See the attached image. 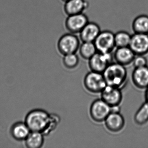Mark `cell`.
Returning <instances> with one entry per match:
<instances>
[{"label":"cell","instance_id":"obj_23","mask_svg":"<svg viewBox=\"0 0 148 148\" xmlns=\"http://www.w3.org/2000/svg\"><path fill=\"white\" fill-rule=\"evenodd\" d=\"M132 63L135 68L147 66V60L143 55H136Z\"/></svg>","mask_w":148,"mask_h":148},{"label":"cell","instance_id":"obj_13","mask_svg":"<svg viewBox=\"0 0 148 148\" xmlns=\"http://www.w3.org/2000/svg\"><path fill=\"white\" fill-rule=\"evenodd\" d=\"M132 78L136 87L140 89H146L148 87V66L135 68Z\"/></svg>","mask_w":148,"mask_h":148},{"label":"cell","instance_id":"obj_10","mask_svg":"<svg viewBox=\"0 0 148 148\" xmlns=\"http://www.w3.org/2000/svg\"><path fill=\"white\" fill-rule=\"evenodd\" d=\"M120 89L107 85L101 92V99L110 106L119 105L123 99Z\"/></svg>","mask_w":148,"mask_h":148},{"label":"cell","instance_id":"obj_16","mask_svg":"<svg viewBox=\"0 0 148 148\" xmlns=\"http://www.w3.org/2000/svg\"><path fill=\"white\" fill-rule=\"evenodd\" d=\"M31 132L25 122H16L12 125L10 129L11 136L18 141H25Z\"/></svg>","mask_w":148,"mask_h":148},{"label":"cell","instance_id":"obj_7","mask_svg":"<svg viewBox=\"0 0 148 148\" xmlns=\"http://www.w3.org/2000/svg\"><path fill=\"white\" fill-rule=\"evenodd\" d=\"M113 55L112 53H102L97 52L89 60V66L91 71L103 73L112 63Z\"/></svg>","mask_w":148,"mask_h":148},{"label":"cell","instance_id":"obj_1","mask_svg":"<svg viewBox=\"0 0 148 148\" xmlns=\"http://www.w3.org/2000/svg\"><path fill=\"white\" fill-rule=\"evenodd\" d=\"M25 123L31 131L40 132L45 136L49 135L53 130L51 114L42 109L30 111L26 116Z\"/></svg>","mask_w":148,"mask_h":148},{"label":"cell","instance_id":"obj_3","mask_svg":"<svg viewBox=\"0 0 148 148\" xmlns=\"http://www.w3.org/2000/svg\"><path fill=\"white\" fill-rule=\"evenodd\" d=\"M80 41L74 34H66L60 38L58 44L59 51L62 55L76 53L79 49Z\"/></svg>","mask_w":148,"mask_h":148},{"label":"cell","instance_id":"obj_25","mask_svg":"<svg viewBox=\"0 0 148 148\" xmlns=\"http://www.w3.org/2000/svg\"><path fill=\"white\" fill-rule=\"evenodd\" d=\"M146 91L145 93V98L146 99V102L148 103V87L146 88Z\"/></svg>","mask_w":148,"mask_h":148},{"label":"cell","instance_id":"obj_24","mask_svg":"<svg viewBox=\"0 0 148 148\" xmlns=\"http://www.w3.org/2000/svg\"><path fill=\"white\" fill-rule=\"evenodd\" d=\"M121 108L119 105L113 106H111V112L114 113H120Z\"/></svg>","mask_w":148,"mask_h":148},{"label":"cell","instance_id":"obj_22","mask_svg":"<svg viewBox=\"0 0 148 148\" xmlns=\"http://www.w3.org/2000/svg\"><path fill=\"white\" fill-rule=\"evenodd\" d=\"M63 62L64 66L68 69H74L77 66L79 58L76 53L66 54L64 56Z\"/></svg>","mask_w":148,"mask_h":148},{"label":"cell","instance_id":"obj_18","mask_svg":"<svg viewBox=\"0 0 148 148\" xmlns=\"http://www.w3.org/2000/svg\"><path fill=\"white\" fill-rule=\"evenodd\" d=\"M134 33L148 34V16L145 14L136 17L132 23Z\"/></svg>","mask_w":148,"mask_h":148},{"label":"cell","instance_id":"obj_20","mask_svg":"<svg viewBox=\"0 0 148 148\" xmlns=\"http://www.w3.org/2000/svg\"><path fill=\"white\" fill-rule=\"evenodd\" d=\"M134 121L139 125L145 124L148 122V103L145 102L142 105L136 112Z\"/></svg>","mask_w":148,"mask_h":148},{"label":"cell","instance_id":"obj_14","mask_svg":"<svg viewBox=\"0 0 148 148\" xmlns=\"http://www.w3.org/2000/svg\"><path fill=\"white\" fill-rule=\"evenodd\" d=\"M104 121L106 128L113 132L120 131L125 123L124 118L120 113L110 112Z\"/></svg>","mask_w":148,"mask_h":148},{"label":"cell","instance_id":"obj_6","mask_svg":"<svg viewBox=\"0 0 148 148\" xmlns=\"http://www.w3.org/2000/svg\"><path fill=\"white\" fill-rule=\"evenodd\" d=\"M110 112L111 106L101 98L94 100L90 107L91 117L98 123L104 121Z\"/></svg>","mask_w":148,"mask_h":148},{"label":"cell","instance_id":"obj_2","mask_svg":"<svg viewBox=\"0 0 148 148\" xmlns=\"http://www.w3.org/2000/svg\"><path fill=\"white\" fill-rule=\"evenodd\" d=\"M107 85L121 89L126 83L127 71L125 66L111 63L103 72Z\"/></svg>","mask_w":148,"mask_h":148},{"label":"cell","instance_id":"obj_19","mask_svg":"<svg viewBox=\"0 0 148 148\" xmlns=\"http://www.w3.org/2000/svg\"><path fill=\"white\" fill-rule=\"evenodd\" d=\"M79 50L80 56L86 60L90 59L97 52L93 42H83Z\"/></svg>","mask_w":148,"mask_h":148},{"label":"cell","instance_id":"obj_17","mask_svg":"<svg viewBox=\"0 0 148 148\" xmlns=\"http://www.w3.org/2000/svg\"><path fill=\"white\" fill-rule=\"evenodd\" d=\"M44 136L41 132L31 131L25 139V145L28 148H41L45 143Z\"/></svg>","mask_w":148,"mask_h":148},{"label":"cell","instance_id":"obj_15","mask_svg":"<svg viewBox=\"0 0 148 148\" xmlns=\"http://www.w3.org/2000/svg\"><path fill=\"white\" fill-rule=\"evenodd\" d=\"M89 6V3L85 0H70L65 2L64 10L69 16L82 13Z\"/></svg>","mask_w":148,"mask_h":148},{"label":"cell","instance_id":"obj_12","mask_svg":"<svg viewBox=\"0 0 148 148\" xmlns=\"http://www.w3.org/2000/svg\"><path fill=\"white\" fill-rule=\"evenodd\" d=\"M136 56L129 46L125 47H117L113 54V58L116 63L125 66L132 63Z\"/></svg>","mask_w":148,"mask_h":148},{"label":"cell","instance_id":"obj_8","mask_svg":"<svg viewBox=\"0 0 148 148\" xmlns=\"http://www.w3.org/2000/svg\"><path fill=\"white\" fill-rule=\"evenodd\" d=\"M129 47L136 55H144L148 53V34L134 33L132 35Z\"/></svg>","mask_w":148,"mask_h":148},{"label":"cell","instance_id":"obj_11","mask_svg":"<svg viewBox=\"0 0 148 148\" xmlns=\"http://www.w3.org/2000/svg\"><path fill=\"white\" fill-rule=\"evenodd\" d=\"M101 31L97 24L89 21L79 33L80 40L83 42H93Z\"/></svg>","mask_w":148,"mask_h":148},{"label":"cell","instance_id":"obj_4","mask_svg":"<svg viewBox=\"0 0 148 148\" xmlns=\"http://www.w3.org/2000/svg\"><path fill=\"white\" fill-rule=\"evenodd\" d=\"M84 83L86 90L94 93H101L107 86L103 73L93 71L86 75Z\"/></svg>","mask_w":148,"mask_h":148},{"label":"cell","instance_id":"obj_26","mask_svg":"<svg viewBox=\"0 0 148 148\" xmlns=\"http://www.w3.org/2000/svg\"><path fill=\"white\" fill-rule=\"evenodd\" d=\"M62 1H64V2H66L67 1H69L70 0H62Z\"/></svg>","mask_w":148,"mask_h":148},{"label":"cell","instance_id":"obj_9","mask_svg":"<svg viewBox=\"0 0 148 148\" xmlns=\"http://www.w3.org/2000/svg\"><path fill=\"white\" fill-rule=\"evenodd\" d=\"M89 22L88 17L84 14L80 13L69 15L65 21L66 29L71 33H79Z\"/></svg>","mask_w":148,"mask_h":148},{"label":"cell","instance_id":"obj_21","mask_svg":"<svg viewBox=\"0 0 148 148\" xmlns=\"http://www.w3.org/2000/svg\"><path fill=\"white\" fill-rule=\"evenodd\" d=\"M132 35L125 31H119L114 34V39L116 47L129 46Z\"/></svg>","mask_w":148,"mask_h":148},{"label":"cell","instance_id":"obj_5","mask_svg":"<svg viewBox=\"0 0 148 148\" xmlns=\"http://www.w3.org/2000/svg\"><path fill=\"white\" fill-rule=\"evenodd\" d=\"M93 43L97 52L102 53H112L116 47L114 34L108 30L101 31Z\"/></svg>","mask_w":148,"mask_h":148}]
</instances>
